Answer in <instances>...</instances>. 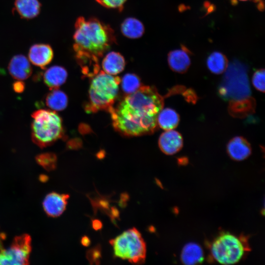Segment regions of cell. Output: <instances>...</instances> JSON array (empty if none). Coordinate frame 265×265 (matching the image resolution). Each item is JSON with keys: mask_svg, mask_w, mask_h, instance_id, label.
Wrapping results in <instances>:
<instances>
[{"mask_svg": "<svg viewBox=\"0 0 265 265\" xmlns=\"http://www.w3.org/2000/svg\"><path fill=\"white\" fill-rule=\"evenodd\" d=\"M249 250L247 240L245 237H238L227 232L218 235L210 246L213 259L223 265L237 263Z\"/></svg>", "mask_w": 265, "mask_h": 265, "instance_id": "5b68a950", "label": "cell"}, {"mask_svg": "<svg viewBox=\"0 0 265 265\" xmlns=\"http://www.w3.org/2000/svg\"><path fill=\"white\" fill-rule=\"evenodd\" d=\"M207 66L211 73L219 75L227 70L228 62L223 53L219 52H214L208 57Z\"/></svg>", "mask_w": 265, "mask_h": 265, "instance_id": "44dd1931", "label": "cell"}, {"mask_svg": "<svg viewBox=\"0 0 265 265\" xmlns=\"http://www.w3.org/2000/svg\"><path fill=\"white\" fill-rule=\"evenodd\" d=\"M125 64L123 56L116 52H110L107 53L102 62L104 72L111 75L121 72L124 69Z\"/></svg>", "mask_w": 265, "mask_h": 265, "instance_id": "9a60e30c", "label": "cell"}, {"mask_svg": "<svg viewBox=\"0 0 265 265\" xmlns=\"http://www.w3.org/2000/svg\"><path fill=\"white\" fill-rule=\"evenodd\" d=\"M45 98V104L53 111H61L64 109L68 104V98L62 91L57 88L51 89Z\"/></svg>", "mask_w": 265, "mask_h": 265, "instance_id": "d6986e66", "label": "cell"}, {"mask_svg": "<svg viewBox=\"0 0 265 265\" xmlns=\"http://www.w3.org/2000/svg\"><path fill=\"white\" fill-rule=\"evenodd\" d=\"M239 0L245 1V0Z\"/></svg>", "mask_w": 265, "mask_h": 265, "instance_id": "f546056e", "label": "cell"}, {"mask_svg": "<svg viewBox=\"0 0 265 265\" xmlns=\"http://www.w3.org/2000/svg\"><path fill=\"white\" fill-rule=\"evenodd\" d=\"M204 258L201 246L193 242L186 244L184 247L181 255V261L187 265L200 264L203 261Z\"/></svg>", "mask_w": 265, "mask_h": 265, "instance_id": "e0dca14e", "label": "cell"}, {"mask_svg": "<svg viewBox=\"0 0 265 265\" xmlns=\"http://www.w3.org/2000/svg\"><path fill=\"white\" fill-rule=\"evenodd\" d=\"M14 7L21 18L31 19L39 14L41 4L38 0H15Z\"/></svg>", "mask_w": 265, "mask_h": 265, "instance_id": "2e32d148", "label": "cell"}, {"mask_svg": "<svg viewBox=\"0 0 265 265\" xmlns=\"http://www.w3.org/2000/svg\"><path fill=\"white\" fill-rule=\"evenodd\" d=\"M227 151L231 159L241 161L250 155L251 148L246 139L241 136H236L228 142Z\"/></svg>", "mask_w": 265, "mask_h": 265, "instance_id": "4fadbf2b", "label": "cell"}, {"mask_svg": "<svg viewBox=\"0 0 265 265\" xmlns=\"http://www.w3.org/2000/svg\"><path fill=\"white\" fill-rule=\"evenodd\" d=\"M109 242L116 257L134 264L144 263L146 257V243L135 228L124 231Z\"/></svg>", "mask_w": 265, "mask_h": 265, "instance_id": "8992f818", "label": "cell"}, {"mask_svg": "<svg viewBox=\"0 0 265 265\" xmlns=\"http://www.w3.org/2000/svg\"><path fill=\"white\" fill-rule=\"evenodd\" d=\"M31 238L24 234L14 238L9 247L0 250V265H28Z\"/></svg>", "mask_w": 265, "mask_h": 265, "instance_id": "52a82bcc", "label": "cell"}, {"mask_svg": "<svg viewBox=\"0 0 265 265\" xmlns=\"http://www.w3.org/2000/svg\"><path fill=\"white\" fill-rule=\"evenodd\" d=\"M120 81L118 77L104 71L94 76L89 87V102L85 108L86 111L96 112L105 109L109 111L118 95Z\"/></svg>", "mask_w": 265, "mask_h": 265, "instance_id": "3957f363", "label": "cell"}, {"mask_svg": "<svg viewBox=\"0 0 265 265\" xmlns=\"http://www.w3.org/2000/svg\"><path fill=\"white\" fill-rule=\"evenodd\" d=\"M31 139L41 148L52 145L63 133L62 121L53 110L38 109L31 115Z\"/></svg>", "mask_w": 265, "mask_h": 265, "instance_id": "277c9868", "label": "cell"}, {"mask_svg": "<svg viewBox=\"0 0 265 265\" xmlns=\"http://www.w3.org/2000/svg\"><path fill=\"white\" fill-rule=\"evenodd\" d=\"M265 70L260 69L257 70L253 74L252 78V82L254 87L258 91L265 92Z\"/></svg>", "mask_w": 265, "mask_h": 265, "instance_id": "cb8c5ba5", "label": "cell"}, {"mask_svg": "<svg viewBox=\"0 0 265 265\" xmlns=\"http://www.w3.org/2000/svg\"><path fill=\"white\" fill-rule=\"evenodd\" d=\"M140 86L139 78L134 74L125 75L121 80V87L123 91L128 94L136 91Z\"/></svg>", "mask_w": 265, "mask_h": 265, "instance_id": "7402d4cb", "label": "cell"}, {"mask_svg": "<svg viewBox=\"0 0 265 265\" xmlns=\"http://www.w3.org/2000/svg\"><path fill=\"white\" fill-rule=\"evenodd\" d=\"M37 162L47 170H51L56 167L57 158L53 153H44L36 157Z\"/></svg>", "mask_w": 265, "mask_h": 265, "instance_id": "603a6c76", "label": "cell"}, {"mask_svg": "<svg viewBox=\"0 0 265 265\" xmlns=\"http://www.w3.org/2000/svg\"><path fill=\"white\" fill-rule=\"evenodd\" d=\"M144 26L138 19L130 17L126 19L121 25V31L126 37L136 39L141 37L144 32Z\"/></svg>", "mask_w": 265, "mask_h": 265, "instance_id": "ac0fdd59", "label": "cell"}, {"mask_svg": "<svg viewBox=\"0 0 265 265\" xmlns=\"http://www.w3.org/2000/svg\"><path fill=\"white\" fill-rule=\"evenodd\" d=\"M8 69L14 79L20 80L27 79L32 74V68L28 60L22 54L16 55L11 59Z\"/></svg>", "mask_w": 265, "mask_h": 265, "instance_id": "7c38bea8", "label": "cell"}, {"mask_svg": "<svg viewBox=\"0 0 265 265\" xmlns=\"http://www.w3.org/2000/svg\"><path fill=\"white\" fill-rule=\"evenodd\" d=\"M179 115L174 109L170 108H162L159 112L157 119L158 125L165 131L173 130L178 125Z\"/></svg>", "mask_w": 265, "mask_h": 265, "instance_id": "ffe728a7", "label": "cell"}, {"mask_svg": "<svg viewBox=\"0 0 265 265\" xmlns=\"http://www.w3.org/2000/svg\"><path fill=\"white\" fill-rule=\"evenodd\" d=\"M204 6L206 8H208L207 11L208 12H211L214 10V6L211 5L210 3L206 2Z\"/></svg>", "mask_w": 265, "mask_h": 265, "instance_id": "f1b7e54d", "label": "cell"}, {"mask_svg": "<svg viewBox=\"0 0 265 265\" xmlns=\"http://www.w3.org/2000/svg\"><path fill=\"white\" fill-rule=\"evenodd\" d=\"M159 145L163 153L172 155L182 149L183 145V137L179 132L174 129L165 131L159 138Z\"/></svg>", "mask_w": 265, "mask_h": 265, "instance_id": "9c48e42d", "label": "cell"}, {"mask_svg": "<svg viewBox=\"0 0 265 265\" xmlns=\"http://www.w3.org/2000/svg\"><path fill=\"white\" fill-rule=\"evenodd\" d=\"M25 88V83L21 80H18L14 82L13 84V88L15 92L21 93Z\"/></svg>", "mask_w": 265, "mask_h": 265, "instance_id": "484cf974", "label": "cell"}, {"mask_svg": "<svg viewBox=\"0 0 265 265\" xmlns=\"http://www.w3.org/2000/svg\"><path fill=\"white\" fill-rule=\"evenodd\" d=\"M73 45L75 55L100 58L116 41L113 29L95 18H78Z\"/></svg>", "mask_w": 265, "mask_h": 265, "instance_id": "7a4b0ae2", "label": "cell"}, {"mask_svg": "<svg viewBox=\"0 0 265 265\" xmlns=\"http://www.w3.org/2000/svg\"><path fill=\"white\" fill-rule=\"evenodd\" d=\"M93 227L96 230L100 229L102 227L101 222L98 220H94L93 221Z\"/></svg>", "mask_w": 265, "mask_h": 265, "instance_id": "4316f807", "label": "cell"}, {"mask_svg": "<svg viewBox=\"0 0 265 265\" xmlns=\"http://www.w3.org/2000/svg\"><path fill=\"white\" fill-rule=\"evenodd\" d=\"M102 6L107 8L117 9L121 11L127 0H96Z\"/></svg>", "mask_w": 265, "mask_h": 265, "instance_id": "d4e9b609", "label": "cell"}, {"mask_svg": "<svg viewBox=\"0 0 265 265\" xmlns=\"http://www.w3.org/2000/svg\"><path fill=\"white\" fill-rule=\"evenodd\" d=\"M69 195L51 192L45 197L43 207L46 214L51 217L60 215L65 210Z\"/></svg>", "mask_w": 265, "mask_h": 265, "instance_id": "ba28073f", "label": "cell"}, {"mask_svg": "<svg viewBox=\"0 0 265 265\" xmlns=\"http://www.w3.org/2000/svg\"><path fill=\"white\" fill-rule=\"evenodd\" d=\"M90 242L89 238L87 237H84L81 239V243L84 246H88Z\"/></svg>", "mask_w": 265, "mask_h": 265, "instance_id": "83f0119b", "label": "cell"}, {"mask_svg": "<svg viewBox=\"0 0 265 265\" xmlns=\"http://www.w3.org/2000/svg\"><path fill=\"white\" fill-rule=\"evenodd\" d=\"M163 106V98L157 89L144 86L128 94L109 112L117 131L125 135L139 136L155 131L158 116Z\"/></svg>", "mask_w": 265, "mask_h": 265, "instance_id": "6da1fadb", "label": "cell"}, {"mask_svg": "<svg viewBox=\"0 0 265 265\" xmlns=\"http://www.w3.org/2000/svg\"><path fill=\"white\" fill-rule=\"evenodd\" d=\"M190 55V52L185 46L170 52L167 58L170 68L177 73H185L191 64Z\"/></svg>", "mask_w": 265, "mask_h": 265, "instance_id": "30bf717a", "label": "cell"}, {"mask_svg": "<svg viewBox=\"0 0 265 265\" xmlns=\"http://www.w3.org/2000/svg\"><path fill=\"white\" fill-rule=\"evenodd\" d=\"M67 72L62 66L54 65L47 69L43 74L45 84L51 90L57 88L65 83Z\"/></svg>", "mask_w": 265, "mask_h": 265, "instance_id": "5bb4252c", "label": "cell"}, {"mask_svg": "<svg viewBox=\"0 0 265 265\" xmlns=\"http://www.w3.org/2000/svg\"><path fill=\"white\" fill-rule=\"evenodd\" d=\"M53 52L52 47L48 44H37L29 49L28 58L34 65L44 69L52 60Z\"/></svg>", "mask_w": 265, "mask_h": 265, "instance_id": "8fae6325", "label": "cell"}]
</instances>
